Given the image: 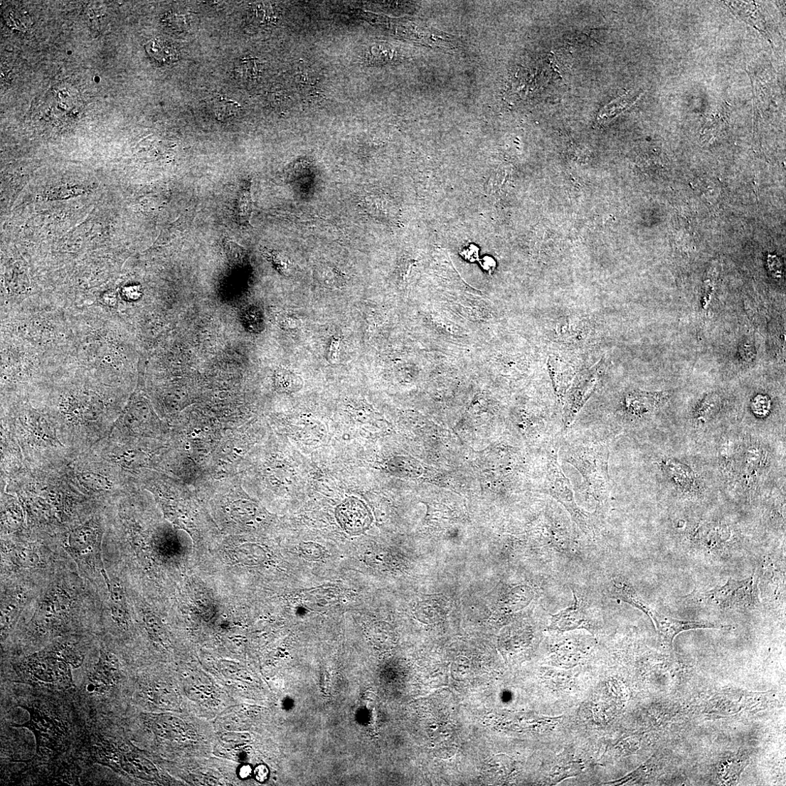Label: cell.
Listing matches in <instances>:
<instances>
[{
  "instance_id": "15",
  "label": "cell",
  "mask_w": 786,
  "mask_h": 786,
  "mask_svg": "<svg viewBox=\"0 0 786 786\" xmlns=\"http://www.w3.org/2000/svg\"><path fill=\"white\" fill-rule=\"evenodd\" d=\"M26 601V596L21 590H15L2 600L1 637L6 639L11 629L16 622Z\"/></svg>"
},
{
  "instance_id": "11",
  "label": "cell",
  "mask_w": 786,
  "mask_h": 786,
  "mask_svg": "<svg viewBox=\"0 0 786 786\" xmlns=\"http://www.w3.org/2000/svg\"><path fill=\"white\" fill-rule=\"evenodd\" d=\"M119 679L118 659L112 652L102 649L98 663L89 674L87 691L90 693L104 694L113 687Z\"/></svg>"
},
{
  "instance_id": "23",
  "label": "cell",
  "mask_w": 786,
  "mask_h": 786,
  "mask_svg": "<svg viewBox=\"0 0 786 786\" xmlns=\"http://www.w3.org/2000/svg\"><path fill=\"white\" fill-rule=\"evenodd\" d=\"M11 556L15 564L25 568L38 567L41 561L36 551L23 546L14 547L11 552Z\"/></svg>"
},
{
  "instance_id": "17",
  "label": "cell",
  "mask_w": 786,
  "mask_h": 786,
  "mask_svg": "<svg viewBox=\"0 0 786 786\" xmlns=\"http://www.w3.org/2000/svg\"><path fill=\"white\" fill-rule=\"evenodd\" d=\"M1 506L2 531L10 533L21 529L24 521V513L18 496L5 494L2 496Z\"/></svg>"
},
{
  "instance_id": "3",
  "label": "cell",
  "mask_w": 786,
  "mask_h": 786,
  "mask_svg": "<svg viewBox=\"0 0 786 786\" xmlns=\"http://www.w3.org/2000/svg\"><path fill=\"white\" fill-rule=\"evenodd\" d=\"M118 467L90 450L70 457L58 469L82 494L97 499L113 496L120 489Z\"/></svg>"
},
{
  "instance_id": "7",
  "label": "cell",
  "mask_w": 786,
  "mask_h": 786,
  "mask_svg": "<svg viewBox=\"0 0 786 786\" xmlns=\"http://www.w3.org/2000/svg\"><path fill=\"white\" fill-rule=\"evenodd\" d=\"M605 371V362L602 360L575 377L572 386L565 396L562 417L565 429L573 424L583 407L599 387Z\"/></svg>"
},
{
  "instance_id": "13",
  "label": "cell",
  "mask_w": 786,
  "mask_h": 786,
  "mask_svg": "<svg viewBox=\"0 0 786 786\" xmlns=\"http://www.w3.org/2000/svg\"><path fill=\"white\" fill-rule=\"evenodd\" d=\"M336 519L342 528L351 533L366 530L371 524L370 514L363 503L356 498L346 499L338 506Z\"/></svg>"
},
{
  "instance_id": "36",
  "label": "cell",
  "mask_w": 786,
  "mask_h": 786,
  "mask_svg": "<svg viewBox=\"0 0 786 786\" xmlns=\"http://www.w3.org/2000/svg\"><path fill=\"white\" fill-rule=\"evenodd\" d=\"M223 740L228 743L238 745L243 741V738L242 736L238 735V734L230 733L225 735L223 737Z\"/></svg>"
},
{
  "instance_id": "31",
  "label": "cell",
  "mask_w": 786,
  "mask_h": 786,
  "mask_svg": "<svg viewBox=\"0 0 786 786\" xmlns=\"http://www.w3.org/2000/svg\"><path fill=\"white\" fill-rule=\"evenodd\" d=\"M269 255L271 260H272L273 263L278 267V269L281 272H286L290 269L288 266L289 262L286 261V259L284 257H282L275 253H271L270 254H269Z\"/></svg>"
},
{
  "instance_id": "8",
  "label": "cell",
  "mask_w": 786,
  "mask_h": 786,
  "mask_svg": "<svg viewBox=\"0 0 786 786\" xmlns=\"http://www.w3.org/2000/svg\"><path fill=\"white\" fill-rule=\"evenodd\" d=\"M710 600L721 609H749L759 602L757 578L731 579L725 585L708 593Z\"/></svg>"
},
{
  "instance_id": "18",
  "label": "cell",
  "mask_w": 786,
  "mask_h": 786,
  "mask_svg": "<svg viewBox=\"0 0 786 786\" xmlns=\"http://www.w3.org/2000/svg\"><path fill=\"white\" fill-rule=\"evenodd\" d=\"M548 368L556 395L563 398L565 391L573 383L575 372L573 368L556 357H551Z\"/></svg>"
},
{
  "instance_id": "35",
  "label": "cell",
  "mask_w": 786,
  "mask_h": 786,
  "mask_svg": "<svg viewBox=\"0 0 786 786\" xmlns=\"http://www.w3.org/2000/svg\"><path fill=\"white\" fill-rule=\"evenodd\" d=\"M480 263H481V265H482V267H483V268H484V269L485 270H487L488 272H489V273H492V271L494 270V267H495V266H496V263H495V262L494 261V260H493V259H492L491 257H484V259H483V260H482V261L480 262Z\"/></svg>"
},
{
  "instance_id": "28",
  "label": "cell",
  "mask_w": 786,
  "mask_h": 786,
  "mask_svg": "<svg viewBox=\"0 0 786 786\" xmlns=\"http://www.w3.org/2000/svg\"><path fill=\"white\" fill-rule=\"evenodd\" d=\"M238 213L241 218H248L251 211V201L249 188L242 191L238 205Z\"/></svg>"
},
{
  "instance_id": "24",
  "label": "cell",
  "mask_w": 786,
  "mask_h": 786,
  "mask_svg": "<svg viewBox=\"0 0 786 786\" xmlns=\"http://www.w3.org/2000/svg\"><path fill=\"white\" fill-rule=\"evenodd\" d=\"M240 107L235 101L223 97H217L213 102V111L218 120L226 121L235 117Z\"/></svg>"
},
{
  "instance_id": "25",
  "label": "cell",
  "mask_w": 786,
  "mask_h": 786,
  "mask_svg": "<svg viewBox=\"0 0 786 786\" xmlns=\"http://www.w3.org/2000/svg\"><path fill=\"white\" fill-rule=\"evenodd\" d=\"M153 696L156 704L166 708H174L177 705V698L170 686L165 684H156L153 689Z\"/></svg>"
},
{
  "instance_id": "6",
  "label": "cell",
  "mask_w": 786,
  "mask_h": 786,
  "mask_svg": "<svg viewBox=\"0 0 786 786\" xmlns=\"http://www.w3.org/2000/svg\"><path fill=\"white\" fill-rule=\"evenodd\" d=\"M103 533L100 520L92 518L68 533L65 548L85 572L102 575L105 570L102 559Z\"/></svg>"
},
{
  "instance_id": "27",
  "label": "cell",
  "mask_w": 786,
  "mask_h": 786,
  "mask_svg": "<svg viewBox=\"0 0 786 786\" xmlns=\"http://www.w3.org/2000/svg\"><path fill=\"white\" fill-rule=\"evenodd\" d=\"M226 250L230 260L235 265L242 264L245 257V250L235 242L226 243Z\"/></svg>"
},
{
  "instance_id": "16",
  "label": "cell",
  "mask_w": 786,
  "mask_h": 786,
  "mask_svg": "<svg viewBox=\"0 0 786 786\" xmlns=\"http://www.w3.org/2000/svg\"><path fill=\"white\" fill-rule=\"evenodd\" d=\"M102 575L107 584L110 598L109 605L111 616L114 622L122 628L128 627L129 614L122 587L118 583L110 579L105 570Z\"/></svg>"
},
{
  "instance_id": "5",
  "label": "cell",
  "mask_w": 786,
  "mask_h": 786,
  "mask_svg": "<svg viewBox=\"0 0 786 786\" xmlns=\"http://www.w3.org/2000/svg\"><path fill=\"white\" fill-rule=\"evenodd\" d=\"M609 457V447L602 444L576 446L567 453V461L584 478L600 511L607 507L610 492Z\"/></svg>"
},
{
  "instance_id": "10",
  "label": "cell",
  "mask_w": 786,
  "mask_h": 786,
  "mask_svg": "<svg viewBox=\"0 0 786 786\" xmlns=\"http://www.w3.org/2000/svg\"><path fill=\"white\" fill-rule=\"evenodd\" d=\"M73 600L69 593L59 586L52 588L46 595L37 612V623L43 628L62 625L70 618Z\"/></svg>"
},
{
  "instance_id": "37",
  "label": "cell",
  "mask_w": 786,
  "mask_h": 786,
  "mask_svg": "<svg viewBox=\"0 0 786 786\" xmlns=\"http://www.w3.org/2000/svg\"><path fill=\"white\" fill-rule=\"evenodd\" d=\"M253 773V769L249 765H244L240 768L239 771V775L241 778H247Z\"/></svg>"
},
{
  "instance_id": "14",
  "label": "cell",
  "mask_w": 786,
  "mask_h": 786,
  "mask_svg": "<svg viewBox=\"0 0 786 786\" xmlns=\"http://www.w3.org/2000/svg\"><path fill=\"white\" fill-rule=\"evenodd\" d=\"M609 594L612 598L630 605L648 615L652 622L657 612H654L642 598L636 589L620 577L612 578L609 583Z\"/></svg>"
},
{
  "instance_id": "21",
  "label": "cell",
  "mask_w": 786,
  "mask_h": 786,
  "mask_svg": "<svg viewBox=\"0 0 786 786\" xmlns=\"http://www.w3.org/2000/svg\"><path fill=\"white\" fill-rule=\"evenodd\" d=\"M182 727L183 724L178 718L166 716H156L153 723V730L156 735L165 738L181 734Z\"/></svg>"
},
{
  "instance_id": "2",
  "label": "cell",
  "mask_w": 786,
  "mask_h": 786,
  "mask_svg": "<svg viewBox=\"0 0 786 786\" xmlns=\"http://www.w3.org/2000/svg\"><path fill=\"white\" fill-rule=\"evenodd\" d=\"M83 659L84 656L74 646L60 644L26 657L14 665V669L26 681L70 688L74 684L72 671L79 668Z\"/></svg>"
},
{
  "instance_id": "32",
  "label": "cell",
  "mask_w": 786,
  "mask_h": 786,
  "mask_svg": "<svg viewBox=\"0 0 786 786\" xmlns=\"http://www.w3.org/2000/svg\"><path fill=\"white\" fill-rule=\"evenodd\" d=\"M340 338L333 337L329 351V359L332 363L337 361L339 351Z\"/></svg>"
},
{
  "instance_id": "26",
  "label": "cell",
  "mask_w": 786,
  "mask_h": 786,
  "mask_svg": "<svg viewBox=\"0 0 786 786\" xmlns=\"http://www.w3.org/2000/svg\"><path fill=\"white\" fill-rule=\"evenodd\" d=\"M6 20L11 27L19 31H25L28 26L26 16L14 9H9L5 13Z\"/></svg>"
},
{
  "instance_id": "9",
  "label": "cell",
  "mask_w": 786,
  "mask_h": 786,
  "mask_svg": "<svg viewBox=\"0 0 786 786\" xmlns=\"http://www.w3.org/2000/svg\"><path fill=\"white\" fill-rule=\"evenodd\" d=\"M574 593V605L557 614L551 615L548 632L564 633L585 629L593 633L596 627V620L592 607L578 588H572Z\"/></svg>"
},
{
  "instance_id": "30",
  "label": "cell",
  "mask_w": 786,
  "mask_h": 786,
  "mask_svg": "<svg viewBox=\"0 0 786 786\" xmlns=\"http://www.w3.org/2000/svg\"><path fill=\"white\" fill-rule=\"evenodd\" d=\"M327 279L325 280L328 285L332 286H338L343 284L344 275L337 270L333 267H329L327 270H325Z\"/></svg>"
},
{
  "instance_id": "33",
  "label": "cell",
  "mask_w": 786,
  "mask_h": 786,
  "mask_svg": "<svg viewBox=\"0 0 786 786\" xmlns=\"http://www.w3.org/2000/svg\"><path fill=\"white\" fill-rule=\"evenodd\" d=\"M256 779L260 782H265L269 775L268 768L265 765H260L255 770Z\"/></svg>"
},
{
  "instance_id": "34",
  "label": "cell",
  "mask_w": 786,
  "mask_h": 786,
  "mask_svg": "<svg viewBox=\"0 0 786 786\" xmlns=\"http://www.w3.org/2000/svg\"><path fill=\"white\" fill-rule=\"evenodd\" d=\"M223 672L225 673V674L231 678L238 679V678L240 677L239 674L240 673V671H238V666H235L233 665L225 666Z\"/></svg>"
},
{
  "instance_id": "29",
  "label": "cell",
  "mask_w": 786,
  "mask_h": 786,
  "mask_svg": "<svg viewBox=\"0 0 786 786\" xmlns=\"http://www.w3.org/2000/svg\"><path fill=\"white\" fill-rule=\"evenodd\" d=\"M145 623L150 634L156 639H161L163 627L159 620L154 616L147 615L145 616Z\"/></svg>"
},
{
  "instance_id": "4",
  "label": "cell",
  "mask_w": 786,
  "mask_h": 786,
  "mask_svg": "<svg viewBox=\"0 0 786 786\" xmlns=\"http://www.w3.org/2000/svg\"><path fill=\"white\" fill-rule=\"evenodd\" d=\"M558 448L556 440L551 439L548 445L544 492L561 503L583 533L595 534L600 530L602 513L598 510L590 513L577 504L571 483L559 466Z\"/></svg>"
},
{
  "instance_id": "12",
  "label": "cell",
  "mask_w": 786,
  "mask_h": 786,
  "mask_svg": "<svg viewBox=\"0 0 786 786\" xmlns=\"http://www.w3.org/2000/svg\"><path fill=\"white\" fill-rule=\"evenodd\" d=\"M664 642L674 649V641L679 634L696 629H722L729 626L706 621L680 620L657 613L653 622Z\"/></svg>"
},
{
  "instance_id": "1",
  "label": "cell",
  "mask_w": 786,
  "mask_h": 786,
  "mask_svg": "<svg viewBox=\"0 0 786 786\" xmlns=\"http://www.w3.org/2000/svg\"><path fill=\"white\" fill-rule=\"evenodd\" d=\"M18 443L30 470L58 469L74 456L60 441L48 418L23 412L4 425Z\"/></svg>"
},
{
  "instance_id": "22",
  "label": "cell",
  "mask_w": 786,
  "mask_h": 786,
  "mask_svg": "<svg viewBox=\"0 0 786 786\" xmlns=\"http://www.w3.org/2000/svg\"><path fill=\"white\" fill-rule=\"evenodd\" d=\"M124 763L127 770L142 778L151 780L156 775V770L149 762L134 754L125 757Z\"/></svg>"
},
{
  "instance_id": "20",
  "label": "cell",
  "mask_w": 786,
  "mask_h": 786,
  "mask_svg": "<svg viewBox=\"0 0 786 786\" xmlns=\"http://www.w3.org/2000/svg\"><path fill=\"white\" fill-rule=\"evenodd\" d=\"M147 53L160 64H171L179 58L176 47L168 41L155 38L145 46Z\"/></svg>"
},
{
  "instance_id": "19",
  "label": "cell",
  "mask_w": 786,
  "mask_h": 786,
  "mask_svg": "<svg viewBox=\"0 0 786 786\" xmlns=\"http://www.w3.org/2000/svg\"><path fill=\"white\" fill-rule=\"evenodd\" d=\"M657 396L647 393H632L625 399V411L634 416H643L652 412L655 405Z\"/></svg>"
}]
</instances>
